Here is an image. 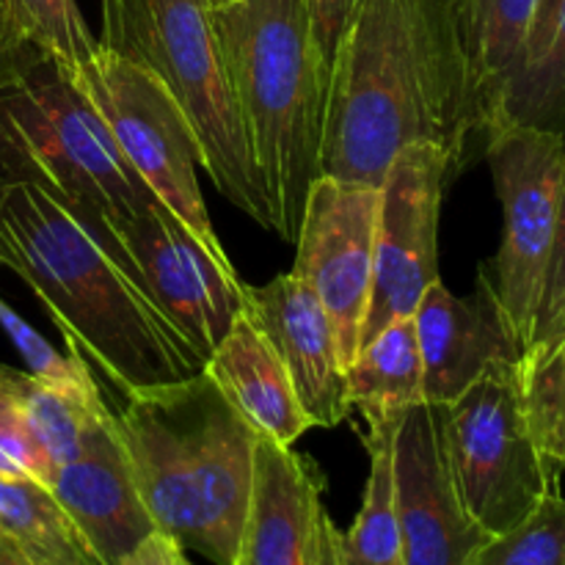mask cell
I'll list each match as a JSON object with an SVG mask.
<instances>
[{
	"label": "cell",
	"mask_w": 565,
	"mask_h": 565,
	"mask_svg": "<svg viewBox=\"0 0 565 565\" xmlns=\"http://www.w3.org/2000/svg\"><path fill=\"white\" fill-rule=\"evenodd\" d=\"M486 132L467 0H356L331 64L320 174L381 185L401 149L434 143L456 180Z\"/></svg>",
	"instance_id": "1"
},
{
	"label": "cell",
	"mask_w": 565,
	"mask_h": 565,
	"mask_svg": "<svg viewBox=\"0 0 565 565\" xmlns=\"http://www.w3.org/2000/svg\"><path fill=\"white\" fill-rule=\"evenodd\" d=\"M0 265L25 279L72 351L83 348L121 392L174 384L204 370L114 237L36 182L0 188Z\"/></svg>",
	"instance_id": "2"
},
{
	"label": "cell",
	"mask_w": 565,
	"mask_h": 565,
	"mask_svg": "<svg viewBox=\"0 0 565 565\" xmlns=\"http://www.w3.org/2000/svg\"><path fill=\"white\" fill-rule=\"evenodd\" d=\"M114 425L154 527L185 552L232 565L252 497L257 430L204 370L125 392Z\"/></svg>",
	"instance_id": "3"
},
{
	"label": "cell",
	"mask_w": 565,
	"mask_h": 565,
	"mask_svg": "<svg viewBox=\"0 0 565 565\" xmlns=\"http://www.w3.org/2000/svg\"><path fill=\"white\" fill-rule=\"evenodd\" d=\"M213 28L241 110L274 232L296 243L312 182L320 177L329 72L303 0H230Z\"/></svg>",
	"instance_id": "4"
},
{
	"label": "cell",
	"mask_w": 565,
	"mask_h": 565,
	"mask_svg": "<svg viewBox=\"0 0 565 565\" xmlns=\"http://www.w3.org/2000/svg\"><path fill=\"white\" fill-rule=\"evenodd\" d=\"M99 47L152 72L191 121L215 191L274 232L207 0H99Z\"/></svg>",
	"instance_id": "5"
},
{
	"label": "cell",
	"mask_w": 565,
	"mask_h": 565,
	"mask_svg": "<svg viewBox=\"0 0 565 565\" xmlns=\"http://www.w3.org/2000/svg\"><path fill=\"white\" fill-rule=\"evenodd\" d=\"M0 180L36 182L105 224L158 199L86 94L47 58L0 88Z\"/></svg>",
	"instance_id": "6"
},
{
	"label": "cell",
	"mask_w": 565,
	"mask_h": 565,
	"mask_svg": "<svg viewBox=\"0 0 565 565\" xmlns=\"http://www.w3.org/2000/svg\"><path fill=\"white\" fill-rule=\"evenodd\" d=\"M452 480L489 535L516 527L557 483L527 425L519 362L497 364L445 406Z\"/></svg>",
	"instance_id": "7"
},
{
	"label": "cell",
	"mask_w": 565,
	"mask_h": 565,
	"mask_svg": "<svg viewBox=\"0 0 565 565\" xmlns=\"http://www.w3.org/2000/svg\"><path fill=\"white\" fill-rule=\"evenodd\" d=\"M75 83L103 116L114 141L149 191L180 215L218 263L232 265L199 188L202 158L196 136L169 88L152 72L105 47H99L97 58Z\"/></svg>",
	"instance_id": "8"
},
{
	"label": "cell",
	"mask_w": 565,
	"mask_h": 565,
	"mask_svg": "<svg viewBox=\"0 0 565 565\" xmlns=\"http://www.w3.org/2000/svg\"><path fill=\"white\" fill-rule=\"evenodd\" d=\"M483 158L505 213V232L497 257L480 270L527 351L555 243L565 138L535 127L500 125L486 138Z\"/></svg>",
	"instance_id": "9"
},
{
	"label": "cell",
	"mask_w": 565,
	"mask_h": 565,
	"mask_svg": "<svg viewBox=\"0 0 565 565\" xmlns=\"http://www.w3.org/2000/svg\"><path fill=\"white\" fill-rule=\"evenodd\" d=\"M97 224L121 248L154 307L207 362L232 320L243 312L246 285L235 265L218 263L160 199L127 218Z\"/></svg>",
	"instance_id": "10"
},
{
	"label": "cell",
	"mask_w": 565,
	"mask_h": 565,
	"mask_svg": "<svg viewBox=\"0 0 565 565\" xmlns=\"http://www.w3.org/2000/svg\"><path fill=\"white\" fill-rule=\"evenodd\" d=\"M450 182V160L434 143H412L392 158L379 185L375 274L362 345L395 320L414 318L423 292L439 281V215Z\"/></svg>",
	"instance_id": "11"
},
{
	"label": "cell",
	"mask_w": 565,
	"mask_h": 565,
	"mask_svg": "<svg viewBox=\"0 0 565 565\" xmlns=\"http://www.w3.org/2000/svg\"><path fill=\"white\" fill-rule=\"evenodd\" d=\"M381 188L320 174L312 182L296 237L290 274L312 287L334 323L345 367L362 345L375 274Z\"/></svg>",
	"instance_id": "12"
},
{
	"label": "cell",
	"mask_w": 565,
	"mask_h": 565,
	"mask_svg": "<svg viewBox=\"0 0 565 565\" xmlns=\"http://www.w3.org/2000/svg\"><path fill=\"white\" fill-rule=\"evenodd\" d=\"M395 491L403 565H469L489 541L458 497L441 403L423 401L403 412L395 430Z\"/></svg>",
	"instance_id": "13"
},
{
	"label": "cell",
	"mask_w": 565,
	"mask_h": 565,
	"mask_svg": "<svg viewBox=\"0 0 565 565\" xmlns=\"http://www.w3.org/2000/svg\"><path fill=\"white\" fill-rule=\"evenodd\" d=\"M243 312L274 345L290 373L296 395L312 428H334L351 412L345 359L334 323L312 287L281 274L243 292Z\"/></svg>",
	"instance_id": "14"
},
{
	"label": "cell",
	"mask_w": 565,
	"mask_h": 565,
	"mask_svg": "<svg viewBox=\"0 0 565 565\" xmlns=\"http://www.w3.org/2000/svg\"><path fill=\"white\" fill-rule=\"evenodd\" d=\"M419 356H423V401L447 403L483 379L497 364L522 359V342L508 323L491 281L478 270L472 296H452L434 281L414 312Z\"/></svg>",
	"instance_id": "15"
},
{
	"label": "cell",
	"mask_w": 565,
	"mask_h": 565,
	"mask_svg": "<svg viewBox=\"0 0 565 565\" xmlns=\"http://www.w3.org/2000/svg\"><path fill=\"white\" fill-rule=\"evenodd\" d=\"M47 489L103 565H119L138 541L158 530L143 505L108 406L88 423L81 452L53 469Z\"/></svg>",
	"instance_id": "16"
},
{
	"label": "cell",
	"mask_w": 565,
	"mask_h": 565,
	"mask_svg": "<svg viewBox=\"0 0 565 565\" xmlns=\"http://www.w3.org/2000/svg\"><path fill=\"white\" fill-rule=\"evenodd\" d=\"M326 478L309 456L259 439L254 483L232 565H307Z\"/></svg>",
	"instance_id": "17"
},
{
	"label": "cell",
	"mask_w": 565,
	"mask_h": 565,
	"mask_svg": "<svg viewBox=\"0 0 565 565\" xmlns=\"http://www.w3.org/2000/svg\"><path fill=\"white\" fill-rule=\"evenodd\" d=\"M204 373L259 439L290 447L312 428L285 362L246 312L232 320L204 362Z\"/></svg>",
	"instance_id": "18"
},
{
	"label": "cell",
	"mask_w": 565,
	"mask_h": 565,
	"mask_svg": "<svg viewBox=\"0 0 565 565\" xmlns=\"http://www.w3.org/2000/svg\"><path fill=\"white\" fill-rule=\"evenodd\" d=\"M500 125L565 138V0H541L522 55L497 94L489 132Z\"/></svg>",
	"instance_id": "19"
},
{
	"label": "cell",
	"mask_w": 565,
	"mask_h": 565,
	"mask_svg": "<svg viewBox=\"0 0 565 565\" xmlns=\"http://www.w3.org/2000/svg\"><path fill=\"white\" fill-rule=\"evenodd\" d=\"M0 535L31 565H103L50 489L0 472Z\"/></svg>",
	"instance_id": "20"
},
{
	"label": "cell",
	"mask_w": 565,
	"mask_h": 565,
	"mask_svg": "<svg viewBox=\"0 0 565 565\" xmlns=\"http://www.w3.org/2000/svg\"><path fill=\"white\" fill-rule=\"evenodd\" d=\"M348 401L364 419L403 414L423 403V356L414 318L395 320L364 342L345 367Z\"/></svg>",
	"instance_id": "21"
},
{
	"label": "cell",
	"mask_w": 565,
	"mask_h": 565,
	"mask_svg": "<svg viewBox=\"0 0 565 565\" xmlns=\"http://www.w3.org/2000/svg\"><path fill=\"white\" fill-rule=\"evenodd\" d=\"M401 417L403 414H386L364 419L370 475L356 522L340 539L345 565H403L395 491V430Z\"/></svg>",
	"instance_id": "22"
},
{
	"label": "cell",
	"mask_w": 565,
	"mask_h": 565,
	"mask_svg": "<svg viewBox=\"0 0 565 565\" xmlns=\"http://www.w3.org/2000/svg\"><path fill=\"white\" fill-rule=\"evenodd\" d=\"M539 6L541 0H467L469 47L489 125L497 94L522 55Z\"/></svg>",
	"instance_id": "23"
},
{
	"label": "cell",
	"mask_w": 565,
	"mask_h": 565,
	"mask_svg": "<svg viewBox=\"0 0 565 565\" xmlns=\"http://www.w3.org/2000/svg\"><path fill=\"white\" fill-rule=\"evenodd\" d=\"M17 31L31 47L75 81L99 53V39L88 31L75 0H6Z\"/></svg>",
	"instance_id": "24"
},
{
	"label": "cell",
	"mask_w": 565,
	"mask_h": 565,
	"mask_svg": "<svg viewBox=\"0 0 565 565\" xmlns=\"http://www.w3.org/2000/svg\"><path fill=\"white\" fill-rule=\"evenodd\" d=\"M519 386L541 456L552 472H565V340L552 351L522 353Z\"/></svg>",
	"instance_id": "25"
},
{
	"label": "cell",
	"mask_w": 565,
	"mask_h": 565,
	"mask_svg": "<svg viewBox=\"0 0 565 565\" xmlns=\"http://www.w3.org/2000/svg\"><path fill=\"white\" fill-rule=\"evenodd\" d=\"M469 565H565V497L561 483L552 486L516 527L489 535Z\"/></svg>",
	"instance_id": "26"
},
{
	"label": "cell",
	"mask_w": 565,
	"mask_h": 565,
	"mask_svg": "<svg viewBox=\"0 0 565 565\" xmlns=\"http://www.w3.org/2000/svg\"><path fill=\"white\" fill-rule=\"evenodd\" d=\"M22 370L0 364V472L28 475L47 486L53 467L33 436L22 397Z\"/></svg>",
	"instance_id": "27"
},
{
	"label": "cell",
	"mask_w": 565,
	"mask_h": 565,
	"mask_svg": "<svg viewBox=\"0 0 565 565\" xmlns=\"http://www.w3.org/2000/svg\"><path fill=\"white\" fill-rule=\"evenodd\" d=\"M0 326L9 334V340L14 342V348L20 351L22 362L28 364V373L36 375V379L47 381L53 386H66V390H86L94 384L92 373H88L86 364L81 362L77 351H72V356H61L42 334H39L33 326H28L9 303L0 298Z\"/></svg>",
	"instance_id": "28"
},
{
	"label": "cell",
	"mask_w": 565,
	"mask_h": 565,
	"mask_svg": "<svg viewBox=\"0 0 565 565\" xmlns=\"http://www.w3.org/2000/svg\"><path fill=\"white\" fill-rule=\"evenodd\" d=\"M565 340V169L561 185V204H557L555 243H552L550 265H546L544 290H541L539 312H535L533 337L524 353L552 351Z\"/></svg>",
	"instance_id": "29"
},
{
	"label": "cell",
	"mask_w": 565,
	"mask_h": 565,
	"mask_svg": "<svg viewBox=\"0 0 565 565\" xmlns=\"http://www.w3.org/2000/svg\"><path fill=\"white\" fill-rule=\"evenodd\" d=\"M303 6H307L309 25H312L315 47H318L320 61L331 77V64H334L342 31H345L356 0H303Z\"/></svg>",
	"instance_id": "30"
},
{
	"label": "cell",
	"mask_w": 565,
	"mask_h": 565,
	"mask_svg": "<svg viewBox=\"0 0 565 565\" xmlns=\"http://www.w3.org/2000/svg\"><path fill=\"white\" fill-rule=\"evenodd\" d=\"M39 61H44V55L22 39L14 20H11L9 3L0 0V88L20 81Z\"/></svg>",
	"instance_id": "31"
},
{
	"label": "cell",
	"mask_w": 565,
	"mask_h": 565,
	"mask_svg": "<svg viewBox=\"0 0 565 565\" xmlns=\"http://www.w3.org/2000/svg\"><path fill=\"white\" fill-rule=\"evenodd\" d=\"M185 550L177 544L171 535L160 533V530H152L147 539L138 541L125 557H121L119 565H188Z\"/></svg>",
	"instance_id": "32"
},
{
	"label": "cell",
	"mask_w": 565,
	"mask_h": 565,
	"mask_svg": "<svg viewBox=\"0 0 565 565\" xmlns=\"http://www.w3.org/2000/svg\"><path fill=\"white\" fill-rule=\"evenodd\" d=\"M342 530L337 527L334 519L329 516L326 505L318 511L312 530V544H309L307 565H345L342 563Z\"/></svg>",
	"instance_id": "33"
},
{
	"label": "cell",
	"mask_w": 565,
	"mask_h": 565,
	"mask_svg": "<svg viewBox=\"0 0 565 565\" xmlns=\"http://www.w3.org/2000/svg\"><path fill=\"white\" fill-rule=\"evenodd\" d=\"M0 565H31V563H28L25 557H22L20 552H17L14 546L0 535Z\"/></svg>",
	"instance_id": "34"
},
{
	"label": "cell",
	"mask_w": 565,
	"mask_h": 565,
	"mask_svg": "<svg viewBox=\"0 0 565 565\" xmlns=\"http://www.w3.org/2000/svg\"><path fill=\"white\" fill-rule=\"evenodd\" d=\"M207 3L215 9V6H224V3H230V0H207Z\"/></svg>",
	"instance_id": "35"
},
{
	"label": "cell",
	"mask_w": 565,
	"mask_h": 565,
	"mask_svg": "<svg viewBox=\"0 0 565 565\" xmlns=\"http://www.w3.org/2000/svg\"><path fill=\"white\" fill-rule=\"evenodd\" d=\"M0 188H3V180H0Z\"/></svg>",
	"instance_id": "36"
},
{
	"label": "cell",
	"mask_w": 565,
	"mask_h": 565,
	"mask_svg": "<svg viewBox=\"0 0 565 565\" xmlns=\"http://www.w3.org/2000/svg\"><path fill=\"white\" fill-rule=\"evenodd\" d=\"M188 565H193V563H188Z\"/></svg>",
	"instance_id": "37"
}]
</instances>
